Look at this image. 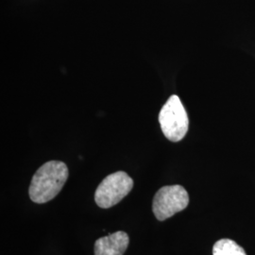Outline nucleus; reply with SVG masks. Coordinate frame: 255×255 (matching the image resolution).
Returning a JSON list of instances; mask_svg holds the SVG:
<instances>
[{"instance_id":"nucleus-6","label":"nucleus","mask_w":255,"mask_h":255,"mask_svg":"<svg viewBox=\"0 0 255 255\" xmlns=\"http://www.w3.org/2000/svg\"><path fill=\"white\" fill-rule=\"evenodd\" d=\"M213 255H247L246 252L236 241L223 238L215 243Z\"/></svg>"},{"instance_id":"nucleus-3","label":"nucleus","mask_w":255,"mask_h":255,"mask_svg":"<svg viewBox=\"0 0 255 255\" xmlns=\"http://www.w3.org/2000/svg\"><path fill=\"white\" fill-rule=\"evenodd\" d=\"M133 187L132 179L124 171L110 174L98 186L95 201L103 209H108L122 201Z\"/></svg>"},{"instance_id":"nucleus-4","label":"nucleus","mask_w":255,"mask_h":255,"mask_svg":"<svg viewBox=\"0 0 255 255\" xmlns=\"http://www.w3.org/2000/svg\"><path fill=\"white\" fill-rule=\"evenodd\" d=\"M189 196L182 185H166L155 194L152 211L155 218L164 221L188 206Z\"/></svg>"},{"instance_id":"nucleus-5","label":"nucleus","mask_w":255,"mask_h":255,"mask_svg":"<svg viewBox=\"0 0 255 255\" xmlns=\"http://www.w3.org/2000/svg\"><path fill=\"white\" fill-rule=\"evenodd\" d=\"M128 243L127 233L122 231L101 237L95 243V255H123Z\"/></svg>"},{"instance_id":"nucleus-2","label":"nucleus","mask_w":255,"mask_h":255,"mask_svg":"<svg viewBox=\"0 0 255 255\" xmlns=\"http://www.w3.org/2000/svg\"><path fill=\"white\" fill-rule=\"evenodd\" d=\"M159 123L164 136L172 142H179L186 135L189 120L178 96H171L165 102L159 114Z\"/></svg>"},{"instance_id":"nucleus-1","label":"nucleus","mask_w":255,"mask_h":255,"mask_svg":"<svg viewBox=\"0 0 255 255\" xmlns=\"http://www.w3.org/2000/svg\"><path fill=\"white\" fill-rule=\"evenodd\" d=\"M68 175L67 165L61 161H49L43 164L30 182V200L35 203H46L53 200L63 189Z\"/></svg>"}]
</instances>
